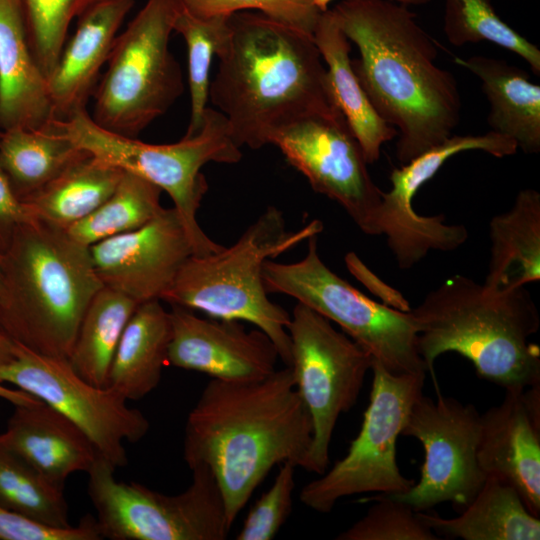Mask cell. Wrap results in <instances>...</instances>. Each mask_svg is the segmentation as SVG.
Returning <instances> with one entry per match:
<instances>
[{"mask_svg":"<svg viewBox=\"0 0 540 540\" xmlns=\"http://www.w3.org/2000/svg\"><path fill=\"white\" fill-rule=\"evenodd\" d=\"M481 414L477 461L487 475L511 484L528 511L540 514V383L505 390Z\"/></svg>","mask_w":540,"mask_h":540,"instance_id":"19","label":"cell"},{"mask_svg":"<svg viewBox=\"0 0 540 540\" xmlns=\"http://www.w3.org/2000/svg\"><path fill=\"white\" fill-rule=\"evenodd\" d=\"M86 153L67 136L58 119L41 129L0 131V165L20 201Z\"/></svg>","mask_w":540,"mask_h":540,"instance_id":"29","label":"cell"},{"mask_svg":"<svg viewBox=\"0 0 540 540\" xmlns=\"http://www.w3.org/2000/svg\"><path fill=\"white\" fill-rule=\"evenodd\" d=\"M181 0H147L118 34L107 69L92 95V120L101 128L138 138L184 92L181 67L169 48Z\"/></svg>","mask_w":540,"mask_h":540,"instance_id":"8","label":"cell"},{"mask_svg":"<svg viewBox=\"0 0 540 540\" xmlns=\"http://www.w3.org/2000/svg\"><path fill=\"white\" fill-rule=\"evenodd\" d=\"M366 514L337 540H439L409 504L380 494Z\"/></svg>","mask_w":540,"mask_h":540,"instance_id":"36","label":"cell"},{"mask_svg":"<svg viewBox=\"0 0 540 540\" xmlns=\"http://www.w3.org/2000/svg\"><path fill=\"white\" fill-rule=\"evenodd\" d=\"M317 236L307 240L301 260L264 263L267 293L290 296L336 323L392 374L428 372L417 349L411 312L372 300L333 272L319 255Z\"/></svg>","mask_w":540,"mask_h":540,"instance_id":"9","label":"cell"},{"mask_svg":"<svg viewBox=\"0 0 540 540\" xmlns=\"http://www.w3.org/2000/svg\"><path fill=\"white\" fill-rule=\"evenodd\" d=\"M229 20L209 100L240 147L260 149L300 118L341 113L313 35L257 11Z\"/></svg>","mask_w":540,"mask_h":540,"instance_id":"3","label":"cell"},{"mask_svg":"<svg viewBox=\"0 0 540 540\" xmlns=\"http://www.w3.org/2000/svg\"><path fill=\"white\" fill-rule=\"evenodd\" d=\"M98 455L88 474V496L102 539L224 540L231 525L218 483L206 466L191 469L181 493L167 495L137 482H119Z\"/></svg>","mask_w":540,"mask_h":540,"instance_id":"10","label":"cell"},{"mask_svg":"<svg viewBox=\"0 0 540 540\" xmlns=\"http://www.w3.org/2000/svg\"><path fill=\"white\" fill-rule=\"evenodd\" d=\"M0 398L10 402L14 406L29 405L40 401L35 396L21 389H11L0 383Z\"/></svg>","mask_w":540,"mask_h":540,"instance_id":"42","label":"cell"},{"mask_svg":"<svg viewBox=\"0 0 540 540\" xmlns=\"http://www.w3.org/2000/svg\"><path fill=\"white\" fill-rule=\"evenodd\" d=\"M172 325L160 300L140 303L116 348L106 386L128 400H140L159 384L168 363Z\"/></svg>","mask_w":540,"mask_h":540,"instance_id":"25","label":"cell"},{"mask_svg":"<svg viewBox=\"0 0 540 540\" xmlns=\"http://www.w3.org/2000/svg\"><path fill=\"white\" fill-rule=\"evenodd\" d=\"M421 520L441 539L539 540L540 519L530 513L508 482L487 475L473 500L454 518L418 511Z\"/></svg>","mask_w":540,"mask_h":540,"instance_id":"26","label":"cell"},{"mask_svg":"<svg viewBox=\"0 0 540 540\" xmlns=\"http://www.w3.org/2000/svg\"><path fill=\"white\" fill-rule=\"evenodd\" d=\"M169 313L168 364L226 381L258 380L276 370L277 348L260 329L247 330L236 320L200 317L175 305Z\"/></svg>","mask_w":540,"mask_h":540,"instance_id":"18","label":"cell"},{"mask_svg":"<svg viewBox=\"0 0 540 540\" xmlns=\"http://www.w3.org/2000/svg\"><path fill=\"white\" fill-rule=\"evenodd\" d=\"M0 325L21 346L68 359L82 317L103 287L90 248L39 219L21 224L2 252Z\"/></svg>","mask_w":540,"mask_h":540,"instance_id":"5","label":"cell"},{"mask_svg":"<svg viewBox=\"0 0 540 540\" xmlns=\"http://www.w3.org/2000/svg\"><path fill=\"white\" fill-rule=\"evenodd\" d=\"M59 122L80 148L165 191L185 226L194 255L215 253L224 247L210 239L197 220L208 190L201 168L209 162L234 164L242 158L241 147L221 112L207 107L200 130L171 144H149L111 133L98 126L86 109Z\"/></svg>","mask_w":540,"mask_h":540,"instance_id":"7","label":"cell"},{"mask_svg":"<svg viewBox=\"0 0 540 540\" xmlns=\"http://www.w3.org/2000/svg\"><path fill=\"white\" fill-rule=\"evenodd\" d=\"M0 383L15 385L59 411L115 468L128 463L124 442L140 441L150 428L145 415L129 407L125 397L110 387L85 381L68 359L20 345L16 358L0 367Z\"/></svg>","mask_w":540,"mask_h":540,"instance_id":"13","label":"cell"},{"mask_svg":"<svg viewBox=\"0 0 540 540\" xmlns=\"http://www.w3.org/2000/svg\"><path fill=\"white\" fill-rule=\"evenodd\" d=\"M140 303L103 286L92 298L68 358L74 371L92 385L105 387L122 333Z\"/></svg>","mask_w":540,"mask_h":540,"instance_id":"30","label":"cell"},{"mask_svg":"<svg viewBox=\"0 0 540 540\" xmlns=\"http://www.w3.org/2000/svg\"><path fill=\"white\" fill-rule=\"evenodd\" d=\"M331 9L359 51L351 64L365 94L397 130V160L406 164L449 138L460 121L458 85L436 65V42L408 6L342 0Z\"/></svg>","mask_w":540,"mask_h":540,"instance_id":"2","label":"cell"},{"mask_svg":"<svg viewBox=\"0 0 540 540\" xmlns=\"http://www.w3.org/2000/svg\"><path fill=\"white\" fill-rule=\"evenodd\" d=\"M19 348L20 345L0 325V367L15 359Z\"/></svg>","mask_w":540,"mask_h":540,"instance_id":"43","label":"cell"},{"mask_svg":"<svg viewBox=\"0 0 540 540\" xmlns=\"http://www.w3.org/2000/svg\"><path fill=\"white\" fill-rule=\"evenodd\" d=\"M312 437L311 417L285 366L258 380L212 378L188 414L183 458L190 469L212 472L232 526L274 466L307 469Z\"/></svg>","mask_w":540,"mask_h":540,"instance_id":"1","label":"cell"},{"mask_svg":"<svg viewBox=\"0 0 540 540\" xmlns=\"http://www.w3.org/2000/svg\"><path fill=\"white\" fill-rule=\"evenodd\" d=\"M198 17L257 11L313 35L318 20L334 0H181Z\"/></svg>","mask_w":540,"mask_h":540,"instance_id":"37","label":"cell"},{"mask_svg":"<svg viewBox=\"0 0 540 540\" xmlns=\"http://www.w3.org/2000/svg\"><path fill=\"white\" fill-rule=\"evenodd\" d=\"M410 312L418 352L434 381L436 358L455 352L473 364L480 378L505 390L540 383V348L530 340L540 316L525 286L495 291L456 274Z\"/></svg>","mask_w":540,"mask_h":540,"instance_id":"4","label":"cell"},{"mask_svg":"<svg viewBox=\"0 0 540 540\" xmlns=\"http://www.w3.org/2000/svg\"><path fill=\"white\" fill-rule=\"evenodd\" d=\"M103 286L138 303L162 300L186 260L194 255L185 226L172 207L144 226L89 247Z\"/></svg>","mask_w":540,"mask_h":540,"instance_id":"17","label":"cell"},{"mask_svg":"<svg viewBox=\"0 0 540 540\" xmlns=\"http://www.w3.org/2000/svg\"><path fill=\"white\" fill-rule=\"evenodd\" d=\"M313 38L327 69L335 102L360 144L368 164L380 157L383 144L397 137V130L375 111L351 64L350 41L332 9L320 16Z\"/></svg>","mask_w":540,"mask_h":540,"instance_id":"24","label":"cell"},{"mask_svg":"<svg viewBox=\"0 0 540 540\" xmlns=\"http://www.w3.org/2000/svg\"><path fill=\"white\" fill-rule=\"evenodd\" d=\"M295 469L291 462L280 465L271 487L249 510L237 540H271L292 511Z\"/></svg>","mask_w":540,"mask_h":540,"instance_id":"38","label":"cell"},{"mask_svg":"<svg viewBox=\"0 0 540 540\" xmlns=\"http://www.w3.org/2000/svg\"><path fill=\"white\" fill-rule=\"evenodd\" d=\"M56 117L27 34L23 0H0V131L41 129Z\"/></svg>","mask_w":540,"mask_h":540,"instance_id":"22","label":"cell"},{"mask_svg":"<svg viewBox=\"0 0 540 540\" xmlns=\"http://www.w3.org/2000/svg\"><path fill=\"white\" fill-rule=\"evenodd\" d=\"M34 219L11 189L0 165V250L10 243L16 229Z\"/></svg>","mask_w":540,"mask_h":540,"instance_id":"40","label":"cell"},{"mask_svg":"<svg viewBox=\"0 0 540 540\" xmlns=\"http://www.w3.org/2000/svg\"><path fill=\"white\" fill-rule=\"evenodd\" d=\"M123 174L87 152L21 202L33 218L66 229L102 205Z\"/></svg>","mask_w":540,"mask_h":540,"instance_id":"28","label":"cell"},{"mask_svg":"<svg viewBox=\"0 0 540 540\" xmlns=\"http://www.w3.org/2000/svg\"><path fill=\"white\" fill-rule=\"evenodd\" d=\"M99 0H23L33 55L46 78L67 40L71 22Z\"/></svg>","mask_w":540,"mask_h":540,"instance_id":"35","label":"cell"},{"mask_svg":"<svg viewBox=\"0 0 540 540\" xmlns=\"http://www.w3.org/2000/svg\"><path fill=\"white\" fill-rule=\"evenodd\" d=\"M480 423L481 414L473 404H463L439 392L436 400L422 393L401 432L423 446L420 479L408 491L389 496L416 511L448 501L462 511L486 479L477 461Z\"/></svg>","mask_w":540,"mask_h":540,"instance_id":"14","label":"cell"},{"mask_svg":"<svg viewBox=\"0 0 540 540\" xmlns=\"http://www.w3.org/2000/svg\"><path fill=\"white\" fill-rule=\"evenodd\" d=\"M269 144L305 176L312 189L336 201L367 235H381L383 191L342 113L315 114L276 130Z\"/></svg>","mask_w":540,"mask_h":540,"instance_id":"15","label":"cell"},{"mask_svg":"<svg viewBox=\"0 0 540 540\" xmlns=\"http://www.w3.org/2000/svg\"><path fill=\"white\" fill-rule=\"evenodd\" d=\"M322 230V222L313 220L298 231H288L283 213L268 206L230 247L191 255L162 300L209 317L253 324L272 340L289 367L291 314L269 299L263 266Z\"/></svg>","mask_w":540,"mask_h":540,"instance_id":"6","label":"cell"},{"mask_svg":"<svg viewBox=\"0 0 540 540\" xmlns=\"http://www.w3.org/2000/svg\"><path fill=\"white\" fill-rule=\"evenodd\" d=\"M455 63L477 76L490 104L492 131L511 138L523 152L540 151V86L521 68L492 57H455Z\"/></svg>","mask_w":540,"mask_h":540,"instance_id":"23","label":"cell"},{"mask_svg":"<svg viewBox=\"0 0 540 540\" xmlns=\"http://www.w3.org/2000/svg\"><path fill=\"white\" fill-rule=\"evenodd\" d=\"M491 256L484 285L508 291L540 280V193L518 192L513 206L489 223Z\"/></svg>","mask_w":540,"mask_h":540,"instance_id":"27","label":"cell"},{"mask_svg":"<svg viewBox=\"0 0 540 540\" xmlns=\"http://www.w3.org/2000/svg\"><path fill=\"white\" fill-rule=\"evenodd\" d=\"M345 263L349 272L378 296L383 304L403 312L411 310L403 295L376 276L354 252L347 253Z\"/></svg>","mask_w":540,"mask_h":540,"instance_id":"41","label":"cell"},{"mask_svg":"<svg viewBox=\"0 0 540 540\" xmlns=\"http://www.w3.org/2000/svg\"><path fill=\"white\" fill-rule=\"evenodd\" d=\"M14 407L0 441L47 481L63 490L69 476L90 470L99 453L67 417L42 400Z\"/></svg>","mask_w":540,"mask_h":540,"instance_id":"21","label":"cell"},{"mask_svg":"<svg viewBox=\"0 0 540 540\" xmlns=\"http://www.w3.org/2000/svg\"><path fill=\"white\" fill-rule=\"evenodd\" d=\"M443 29L453 46L487 41L517 54L540 75V50L501 19L490 0H445Z\"/></svg>","mask_w":540,"mask_h":540,"instance_id":"34","label":"cell"},{"mask_svg":"<svg viewBox=\"0 0 540 540\" xmlns=\"http://www.w3.org/2000/svg\"><path fill=\"white\" fill-rule=\"evenodd\" d=\"M230 15L198 17L183 6L176 17L174 31L187 47L190 120L184 136L196 134L203 122L209 100L211 62L228 41L231 33Z\"/></svg>","mask_w":540,"mask_h":540,"instance_id":"33","label":"cell"},{"mask_svg":"<svg viewBox=\"0 0 540 540\" xmlns=\"http://www.w3.org/2000/svg\"><path fill=\"white\" fill-rule=\"evenodd\" d=\"M98 523L84 516L77 526L59 528L0 507V540H99Z\"/></svg>","mask_w":540,"mask_h":540,"instance_id":"39","label":"cell"},{"mask_svg":"<svg viewBox=\"0 0 540 540\" xmlns=\"http://www.w3.org/2000/svg\"><path fill=\"white\" fill-rule=\"evenodd\" d=\"M6 304V286L4 279V272L2 266V252L0 250V316L5 308Z\"/></svg>","mask_w":540,"mask_h":540,"instance_id":"44","label":"cell"},{"mask_svg":"<svg viewBox=\"0 0 540 540\" xmlns=\"http://www.w3.org/2000/svg\"><path fill=\"white\" fill-rule=\"evenodd\" d=\"M295 386L312 421L307 471L329 466L332 435L342 413L357 402L371 355L332 322L304 304L295 305L288 325Z\"/></svg>","mask_w":540,"mask_h":540,"instance_id":"12","label":"cell"},{"mask_svg":"<svg viewBox=\"0 0 540 540\" xmlns=\"http://www.w3.org/2000/svg\"><path fill=\"white\" fill-rule=\"evenodd\" d=\"M0 507L50 526H72L63 490L47 481L1 441Z\"/></svg>","mask_w":540,"mask_h":540,"instance_id":"32","label":"cell"},{"mask_svg":"<svg viewBox=\"0 0 540 540\" xmlns=\"http://www.w3.org/2000/svg\"><path fill=\"white\" fill-rule=\"evenodd\" d=\"M481 150L497 158L514 155V140L494 131L481 135H451L390 174L391 188L382 193L380 231L400 269L420 262L431 250L452 251L468 238L464 225L444 223V215L422 216L412 207V199L444 163L454 155Z\"/></svg>","mask_w":540,"mask_h":540,"instance_id":"16","label":"cell"},{"mask_svg":"<svg viewBox=\"0 0 540 540\" xmlns=\"http://www.w3.org/2000/svg\"><path fill=\"white\" fill-rule=\"evenodd\" d=\"M162 192L144 178L124 171L110 197L90 215L66 228V231L88 247L134 231L164 209L160 203Z\"/></svg>","mask_w":540,"mask_h":540,"instance_id":"31","label":"cell"},{"mask_svg":"<svg viewBox=\"0 0 540 540\" xmlns=\"http://www.w3.org/2000/svg\"><path fill=\"white\" fill-rule=\"evenodd\" d=\"M136 0H99L78 17L77 29L66 40L47 77L54 115L67 120L86 109L107 63L125 17Z\"/></svg>","mask_w":540,"mask_h":540,"instance_id":"20","label":"cell"},{"mask_svg":"<svg viewBox=\"0 0 540 540\" xmlns=\"http://www.w3.org/2000/svg\"><path fill=\"white\" fill-rule=\"evenodd\" d=\"M390 1H394L396 3L403 4L405 6H410V5L420 6V5H424L430 2V0H390Z\"/></svg>","mask_w":540,"mask_h":540,"instance_id":"45","label":"cell"},{"mask_svg":"<svg viewBox=\"0 0 540 540\" xmlns=\"http://www.w3.org/2000/svg\"><path fill=\"white\" fill-rule=\"evenodd\" d=\"M371 370L369 404L347 454L300 491V501L318 513L331 512L347 496L400 494L414 485L397 465L396 441L412 405L423 393L426 373L392 374L375 360Z\"/></svg>","mask_w":540,"mask_h":540,"instance_id":"11","label":"cell"}]
</instances>
